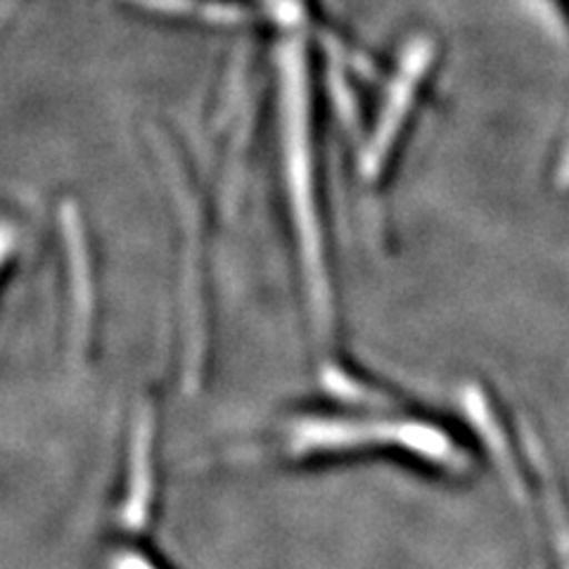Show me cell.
I'll return each instance as SVG.
<instances>
[{
    "mask_svg": "<svg viewBox=\"0 0 569 569\" xmlns=\"http://www.w3.org/2000/svg\"><path fill=\"white\" fill-rule=\"evenodd\" d=\"M462 403H466V411H468L472 425L477 427L479 437H482V443L487 447V451L491 456H496V466H498V470H501L503 482L512 491L515 501L527 503L529 489L525 485V477L520 472L518 460H515L510 453L506 432H503L501 422H498V416L493 413L489 399L477 387H468L466 395H462Z\"/></svg>",
    "mask_w": 569,
    "mask_h": 569,
    "instance_id": "4",
    "label": "cell"
},
{
    "mask_svg": "<svg viewBox=\"0 0 569 569\" xmlns=\"http://www.w3.org/2000/svg\"><path fill=\"white\" fill-rule=\"evenodd\" d=\"M522 449L531 466L533 479H537V491H539V503L543 510V518L548 525V537L553 543L556 553V567L569 569V515L562 501L560 487L556 482L553 468H550V460L541 447L539 437L533 435L529 425H522Z\"/></svg>",
    "mask_w": 569,
    "mask_h": 569,
    "instance_id": "3",
    "label": "cell"
},
{
    "mask_svg": "<svg viewBox=\"0 0 569 569\" xmlns=\"http://www.w3.org/2000/svg\"><path fill=\"white\" fill-rule=\"evenodd\" d=\"M332 406L299 408L280 416L269 430L221 456L223 466H316L363 458H395L432 477L460 479L472 456L447 425L411 411L387 389L366 399H337Z\"/></svg>",
    "mask_w": 569,
    "mask_h": 569,
    "instance_id": "1",
    "label": "cell"
},
{
    "mask_svg": "<svg viewBox=\"0 0 569 569\" xmlns=\"http://www.w3.org/2000/svg\"><path fill=\"white\" fill-rule=\"evenodd\" d=\"M98 569H171L154 548L142 543L138 537L117 533V539L104 546L98 560Z\"/></svg>",
    "mask_w": 569,
    "mask_h": 569,
    "instance_id": "5",
    "label": "cell"
},
{
    "mask_svg": "<svg viewBox=\"0 0 569 569\" xmlns=\"http://www.w3.org/2000/svg\"><path fill=\"white\" fill-rule=\"evenodd\" d=\"M154 397H142L131 416V430L127 439V456H123L121 487L117 498V533L140 537L154 520L159 498V468H157V406Z\"/></svg>",
    "mask_w": 569,
    "mask_h": 569,
    "instance_id": "2",
    "label": "cell"
}]
</instances>
